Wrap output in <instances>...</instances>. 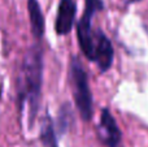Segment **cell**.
<instances>
[{
    "mask_svg": "<svg viewBox=\"0 0 148 147\" xmlns=\"http://www.w3.org/2000/svg\"><path fill=\"white\" fill-rule=\"evenodd\" d=\"M104 8L101 0H84V12L77 25V38L82 52L88 60H92L94 54V33H92V17L97 10Z\"/></svg>",
    "mask_w": 148,
    "mask_h": 147,
    "instance_id": "cell-3",
    "label": "cell"
},
{
    "mask_svg": "<svg viewBox=\"0 0 148 147\" xmlns=\"http://www.w3.org/2000/svg\"><path fill=\"white\" fill-rule=\"evenodd\" d=\"M126 3H135V1H140V0H125Z\"/></svg>",
    "mask_w": 148,
    "mask_h": 147,
    "instance_id": "cell-11",
    "label": "cell"
},
{
    "mask_svg": "<svg viewBox=\"0 0 148 147\" xmlns=\"http://www.w3.org/2000/svg\"><path fill=\"white\" fill-rule=\"evenodd\" d=\"M91 61L96 63L101 72H107L112 67L113 61V47L110 41L105 36L101 30L94 33V54Z\"/></svg>",
    "mask_w": 148,
    "mask_h": 147,
    "instance_id": "cell-4",
    "label": "cell"
},
{
    "mask_svg": "<svg viewBox=\"0 0 148 147\" xmlns=\"http://www.w3.org/2000/svg\"><path fill=\"white\" fill-rule=\"evenodd\" d=\"M40 141L44 147H57L56 133H55V125L52 119L46 115L42 120V129H40Z\"/></svg>",
    "mask_w": 148,
    "mask_h": 147,
    "instance_id": "cell-8",
    "label": "cell"
},
{
    "mask_svg": "<svg viewBox=\"0 0 148 147\" xmlns=\"http://www.w3.org/2000/svg\"><path fill=\"white\" fill-rule=\"evenodd\" d=\"M1 94H3V82L0 81V100H1Z\"/></svg>",
    "mask_w": 148,
    "mask_h": 147,
    "instance_id": "cell-10",
    "label": "cell"
},
{
    "mask_svg": "<svg viewBox=\"0 0 148 147\" xmlns=\"http://www.w3.org/2000/svg\"><path fill=\"white\" fill-rule=\"evenodd\" d=\"M27 10L29 17H30V27L33 36L35 39H42L44 35L46 23H44V16L42 13L38 0H27Z\"/></svg>",
    "mask_w": 148,
    "mask_h": 147,
    "instance_id": "cell-7",
    "label": "cell"
},
{
    "mask_svg": "<svg viewBox=\"0 0 148 147\" xmlns=\"http://www.w3.org/2000/svg\"><path fill=\"white\" fill-rule=\"evenodd\" d=\"M77 14V4L74 0H60L57 7V16L55 30L57 35H66L70 33Z\"/></svg>",
    "mask_w": 148,
    "mask_h": 147,
    "instance_id": "cell-5",
    "label": "cell"
},
{
    "mask_svg": "<svg viewBox=\"0 0 148 147\" xmlns=\"http://www.w3.org/2000/svg\"><path fill=\"white\" fill-rule=\"evenodd\" d=\"M99 135L101 141L108 147H118L121 143V130L117 126L114 119L109 109L104 108L101 111L99 125Z\"/></svg>",
    "mask_w": 148,
    "mask_h": 147,
    "instance_id": "cell-6",
    "label": "cell"
},
{
    "mask_svg": "<svg viewBox=\"0 0 148 147\" xmlns=\"http://www.w3.org/2000/svg\"><path fill=\"white\" fill-rule=\"evenodd\" d=\"M72 111H70V107L68 103L62 104L61 108L59 111V120H57V126H59V132L60 133H65L66 129L69 128L70 120H72Z\"/></svg>",
    "mask_w": 148,
    "mask_h": 147,
    "instance_id": "cell-9",
    "label": "cell"
},
{
    "mask_svg": "<svg viewBox=\"0 0 148 147\" xmlns=\"http://www.w3.org/2000/svg\"><path fill=\"white\" fill-rule=\"evenodd\" d=\"M43 83V49L34 44L27 49L18 76V108L22 112L25 102L29 103V122L34 124L38 115Z\"/></svg>",
    "mask_w": 148,
    "mask_h": 147,
    "instance_id": "cell-1",
    "label": "cell"
},
{
    "mask_svg": "<svg viewBox=\"0 0 148 147\" xmlns=\"http://www.w3.org/2000/svg\"><path fill=\"white\" fill-rule=\"evenodd\" d=\"M70 81H72V89L74 102L78 108L82 120L90 121L94 113L92 108V94L88 86L86 70L83 69L81 61L77 56L72 57L70 61Z\"/></svg>",
    "mask_w": 148,
    "mask_h": 147,
    "instance_id": "cell-2",
    "label": "cell"
}]
</instances>
